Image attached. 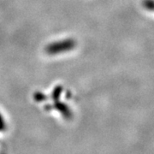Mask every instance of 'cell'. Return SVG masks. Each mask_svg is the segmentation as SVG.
<instances>
[{"mask_svg":"<svg viewBox=\"0 0 154 154\" xmlns=\"http://www.w3.org/2000/svg\"><path fill=\"white\" fill-rule=\"evenodd\" d=\"M75 46V40L68 38L48 45L45 48V51L50 55H56V54H60V53L69 51L74 49Z\"/></svg>","mask_w":154,"mask_h":154,"instance_id":"cell-1","label":"cell"},{"mask_svg":"<svg viewBox=\"0 0 154 154\" xmlns=\"http://www.w3.org/2000/svg\"><path fill=\"white\" fill-rule=\"evenodd\" d=\"M55 107L57 110L60 112L62 115L63 116L67 119H69L71 117V111L69 109V107L66 105L60 103V102H57L55 105Z\"/></svg>","mask_w":154,"mask_h":154,"instance_id":"cell-2","label":"cell"},{"mask_svg":"<svg viewBox=\"0 0 154 154\" xmlns=\"http://www.w3.org/2000/svg\"><path fill=\"white\" fill-rule=\"evenodd\" d=\"M61 92H62V88H61V87H58V88H56L55 90H54V93H53V94H54L53 99H58V98H59V96H60Z\"/></svg>","mask_w":154,"mask_h":154,"instance_id":"cell-3","label":"cell"},{"mask_svg":"<svg viewBox=\"0 0 154 154\" xmlns=\"http://www.w3.org/2000/svg\"><path fill=\"white\" fill-rule=\"evenodd\" d=\"M5 129V122L2 115L0 114V131H3Z\"/></svg>","mask_w":154,"mask_h":154,"instance_id":"cell-4","label":"cell"}]
</instances>
